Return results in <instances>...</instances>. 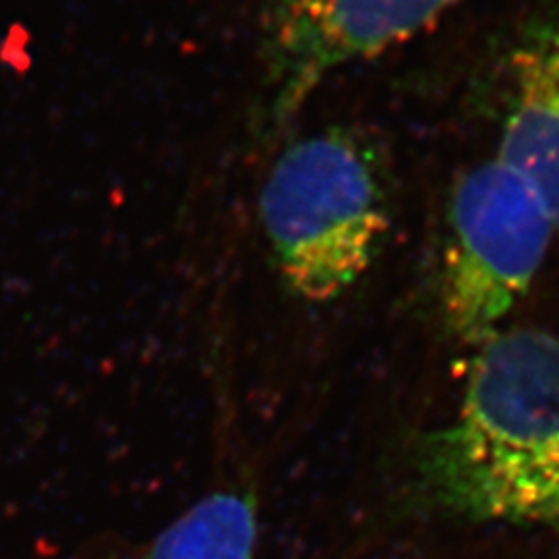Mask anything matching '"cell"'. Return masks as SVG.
<instances>
[{"instance_id": "1", "label": "cell", "mask_w": 559, "mask_h": 559, "mask_svg": "<svg viewBox=\"0 0 559 559\" xmlns=\"http://www.w3.org/2000/svg\"><path fill=\"white\" fill-rule=\"evenodd\" d=\"M419 468L452 514L559 533V338L510 330L485 340L459 419L423 441Z\"/></svg>"}, {"instance_id": "2", "label": "cell", "mask_w": 559, "mask_h": 559, "mask_svg": "<svg viewBox=\"0 0 559 559\" xmlns=\"http://www.w3.org/2000/svg\"><path fill=\"white\" fill-rule=\"evenodd\" d=\"M260 207L280 276L307 300L350 288L392 224L373 152L344 131L288 147L263 185Z\"/></svg>"}, {"instance_id": "3", "label": "cell", "mask_w": 559, "mask_h": 559, "mask_svg": "<svg viewBox=\"0 0 559 559\" xmlns=\"http://www.w3.org/2000/svg\"><path fill=\"white\" fill-rule=\"evenodd\" d=\"M554 218L537 189L500 158L464 175L450 201L443 309L480 346L498 332L545 260Z\"/></svg>"}, {"instance_id": "4", "label": "cell", "mask_w": 559, "mask_h": 559, "mask_svg": "<svg viewBox=\"0 0 559 559\" xmlns=\"http://www.w3.org/2000/svg\"><path fill=\"white\" fill-rule=\"evenodd\" d=\"M460 0H286L278 52L295 104L332 69L371 59L429 29Z\"/></svg>"}, {"instance_id": "5", "label": "cell", "mask_w": 559, "mask_h": 559, "mask_svg": "<svg viewBox=\"0 0 559 559\" xmlns=\"http://www.w3.org/2000/svg\"><path fill=\"white\" fill-rule=\"evenodd\" d=\"M512 71L516 94L500 160L537 189L559 228V29L522 44Z\"/></svg>"}, {"instance_id": "6", "label": "cell", "mask_w": 559, "mask_h": 559, "mask_svg": "<svg viewBox=\"0 0 559 559\" xmlns=\"http://www.w3.org/2000/svg\"><path fill=\"white\" fill-rule=\"evenodd\" d=\"M255 540V496L240 489H216L129 559H253Z\"/></svg>"}]
</instances>
